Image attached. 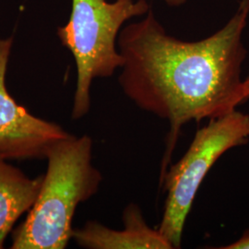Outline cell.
<instances>
[{
  "instance_id": "cell-6",
  "label": "cell",
  "mask_w": 249,
  "mask_h": 249,
  "mask_svg": "<svg viewBox=\"0 0 249 249\" xmlns=\"http://www.w3.org/2000/svg\"><path fill=\"white\" fill-rule=\"evenodd\" d=\"M123 223L122 230H115L97 222H88L74 229L72 239L88 249H174L158 229L148 225L138 205L125 207Z\"/></svg>"
},
{
  "instance_id": "cell-5",
  "label": "cell",
  "mask_w": 249,
  "mask_h": 249,
  "mask_svg": "<svg viewBox=\"0 0 249 249\" xmlns=\"http://www.w3.org/2000/svg\"><path fill=\"white\" fill-rule=\"evenodd\" d=\"M13 39H0V158H45L53 144L69 137L62 126L32 115L17 104L6 86Z\"/></svg>"
},
{
  "instance_id": "cell-10",
  "label": "cell",
  "mask_w": 249,
  "mask_h": 249,
  "mask_svg": "<svg viewBox=\"0 0 249 249\" xmlns=\"http://www.w3.org/2000/svg\"><path fill=\"white\" fill-rule=\"evenodd\" d=\"M239 6L245 7V8H249V0H241Z\"/></svg>"
},
{
  "instance_id": "cell-7",
  "label": "cell",
  "mask_w": 249,
  "mask_h": 249,
  "mask_svg": "<svg viewBox=\"0 0 249 249\" xmlns=\"http://www.w3.org/2000/svg\"><path fill=\"white\" fill-rule=\"evenodd\" d=\"M43 177L30 178L0 158V249L18 218L35 204Z\"/></svg>"
},
{
  "instance_id": "cell-8",
  "label": "cell",
  "mask_w": 249,
  "mask_h": 249,
  "mask_svg": "<svg viewBox=\"0 0 249 249\" xmlns=\"http://www.w3.org/2000/svg\"><path fill=\"white\" fill-rule=\"evenodd\" d=\"M222 249H249V230L245 231L238 240L229 244L227 246L221 247Z\"/></svg>"
},
{
  "instance_id": "cell-2",
  "label": "cell",
  "mask_w": 249,
  "mask_h": 249,
  "mask_svg": "<svg viewBox=\"0 0 249 249\" xmlns=\"http://www.w3.org/2000/svg\"><path fill=\"white\" fill-rule=\"evenodd\" d=\"M88 135L54 143L39 195L25 221L12 232L13 249H64L72 239L73 218L80 203L98 192L103 176L92 163Z\"/></svg>"
},
{
  "instance_id": "cell-9",
  "label": "cell",
  "mask_w": 249,
  "mask_h": 249,
  "mask_svg": "<svg viewBox=\"0 0 249 249\" xmlns=\"http://www.w3.org/2000/svg\"><path fill=\"white\" fill-rule=\"evenodd\" d=\"M167 5L172 7H179L187 2V0H163Z\"/></svg>"
},
{
  "instance_id": "cell-1",
  "label": "cell",
  "mask_w": 249,
  "mask_h": 249,
  "mask_svg": "<svg viewBox=\"0 0 249 249\" xmlns=\"http://www.w3.org/2000/svg\"><path fill=\"white\" fill-rule=\"evenodd\" d=\"M249 14L239 6L225 26L196 42L169 36L151 9L120 31L121 89L139 108L169 123L160 177L184 124L227 115L249 101V75L242 80Z\"/></svg>"
},
{
  "instance_id": "cell-4",
  "label": "cell",
  "mask_w": 249,
  "mask_h": 249,
  "mask_svg": "<svg viewBox=\"0 0 249 249\" xmlns=\"http://www.w3.org/2000/svg\"><path fill=\"white\" fill-rule=\"evenodd\" d=\"M249 142V114L234 110L210 119L196 131L184 156L160 177L166 198L158 230L174 249L181 248L187 216L210 170L226 151Z\"/></svg>"
},
{
  "instance_id": "cell-3",
  "label": "cell",
  "mask_w": 249,
  "mask_h": 249,
  "mask_svg": "<svg viewBox=\"0 0 249 249\" xmlns=\"http://www.w3.org/2000/svg\"><path fill=\"white\" fill-rule=\"evenodd\" d=\"M150 9L146 0H72L68 23L57 29L58 38L71 52L77 67L72 119L89 113L93 80L111 77L123 67L124 58L117 47L123 24L146 15Z\"/></svg>"
}]
</instances>
